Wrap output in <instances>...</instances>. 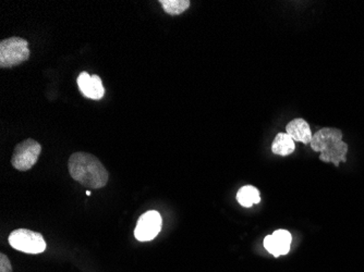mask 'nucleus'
Returning a JSON list of instances; mask_svg holds the SVG:
<instances>
[{
  "instance_id": "f03ea898",
  "label": "nucleus",
  "mask_w": 364,
  "mask_h": 272,
  "mask_svg": "<svg viewBox=\"0 0 364 272\" xmlns=\"http://www.w3.org/2000/svg\"><path fill=\"white\" fill-rule=\"evenodd\" d=\"M313 151L320 153L323 163H332L336 167L347 163L348 145L343 141V132L339 129L324 128L313 134L311 141Z\"/></svg>"
},
{
  "instance_id": "ddd939ff",
  "label": "nucleus",
  "mask_w": 364,
  "mask_h": 272,
  "mask_svg": "<svg viewBox=\"0 0 364 272\" xmlns=\"http://www.w3.org/2000/svg\"><path fill=\"white\" fill-rule=\"evenodd\" d=\"M0 272H12L11 263L5 254L0 255Z\"/></svg>"
},
{
  "instance_id": "0eeeda50",
  "label": "nucleus",
  "mask_w": 364,
  "mask_h": 272,
  "mask_svg": "<svg viewBox=\"0 0 364 272\" xmlns=\"http://www.w3.org/2000/svg\"><path fill=\"white\" fill-rule=\"evenodd\" d=\"M292 237L288 231L277 230L264 239V247L275 257L289 253Z\"/></svg>"
},
{
  "instance_id": "20e7f679",
  "label": "nucleus",
  "mask_w": 364,
  "mask_h": 272,
  "mask_svg": "<svg viewBox=\"0 0 364 272\" xmlns=\"http://www.w3.org/2000/svg\"><path fill=\"white\" fill-rule=\"evenodd\" d=\"M9 244L16 251L26 254H41L46 249L43 235L28 229H18L11 232Z\"/></svg>"
},
{
  "instance_id": "6e6552de",
  "label": "nucleus",
  "mask_w": 364,
  "mask_h": 272,
  "mask_svg": "<svg viewBox=\"0 0 364 272\" xmlns=\"http://www.w3.org/2000/svg\"><path fill=\"white\" fill-rule=\"evenodd\" d=\"M77 87L85 97L91 99H101L105 95L103 82L98 75H90L87 72H82L77 77Z\"/></svg>"
},
{
  "instance_id": "9b49d317",
  "label": "nucleus",
  "mask_w": 364,
  "mask_h": 272,
  "mask_svg": "<svg viewBox=\"0 0 364 272\" xmlns=\"http://www.w3.org/2000/svg\"><path fill=\"white\" fill-rule=\"evenodd\" d=\"M237 200L242 207L249 208L255 204H259L261 202L259 190L255 189V186H242L237 193Z\"/></svg>"
},
{
  "instance_id": "423d86ee",
  "label": "nucleus",
  "mask_w": 364,
  "mask_h": 272,
  "mask_svg": "<svg viewBox=\"0 0 364 272\" xmlns=\"http://www.w3.org/2000/svg\"><path fill=\"white\" fill-rule=\"evenodd\" d=\"M161 229V217L155 210L145 212L139 218L134 230V236L140 242L152 241L157 236Z\"/></svg>"
},
{
  "instance_id": "1a4fd4ad",
  "label": "nucleus",
  "mask_w": 364,
  "mask_h": 272,
  "mask_svg": "<svg viewBox=\"0 0 364 272\" xmlns=\"http://www.w3.org/2000/svg\"><path fill=\"white\" fill-rule=\"evenodd\" d=\"M286 133L291 136L294 142L309 144L312 141L313 134L310 126L304 119H294L286 126Z\"/></svg>"
},
{
  "instance_id": "9d476101",
  "label": "nucleus",
  "mask_w": 364,
  "mask_h": 272,
  "mask_svg": "<svg viewBox=\"0 0 364 272\" xmlns=\"http://www.w3.org/2000/svg\"><path fill=\"white\" fill-rule=\"evenodd\" d=\"M296 149V143L287 133H278L272 144V151L279 156L291 155Z\"/></svg>"
},
{
  "instance_id": "7ed1b4c3",
  "label": "nucleus",
  "mask_w": 364,
  "mask_h": 272,
  "mask_svg": "<svg viewBox=\"0 0 364 272\" xmlns=\"http://www.w3.org/2000/svg\"><path fill=\"white\" fill-rule=\"evenodd\" d=\"M28 44L24 38H10L0 42V67H14L28 60Z\"/></svg>"
},
{
  "instance_id": "f257e3e1",
  "label": "nucleus",
  "mask_w": 364,
  "mask_h": 272,
  "mask_svg": "<svg viewBox=\"0 0 364 272\" xmlns=\"http://www.w3.org/2000/svg\"><path fill=\"white\" fill-rule=\"evenodd\" d=\"M68 169L75 181L94 190L104 187L109 178L101 161L87 153H75L71 155Z\"/></svg>"
},
{
  "instance_id": "4468645a",
  "label": "nucleus",
  "mask_w": 364,
  "mask_h": 272,
  "mask_svg": "<svg viewBox=\"0 0 364 272\" xmlns=\"http://www.w3.org/2000/svg\"><path fill=\"white\" fill-rule=\"evenodd\" d=\"M87 195L91 196V191H87Z\"/></svg>"
},
{
  "instance_id": "f8f14e48",
  "label": "nucleus",
  "mask_w": 364,
  "mask_h": 272,
  "mask_svg": "<svg viewBox=\"0 0 364 272\" xmlns=\"http://www.w3.org/2000/svg\"><path fill=\"white\" fill-rule=\"evenodd\" d=\"M163 9L171 16H178L190 7L189 0H161L159 1Z\"/></svg>"
},
{
  "instance_id": "39448f33",
  "label": "nucleus",
  "mask_w": 364,
  "mask_h": 272,
  "mask_svg": "<svg viewBox=\"0 0 364 272\" xmlns=\"http://www.w3.org/2000/svg\"><path fill=\"white\" fill-rule=\"evenodd\" d=\"M42 153V146L40 143L33 138L19 143L14 148L12 155L11 163L14 168L19 171H28L36 165Z\"/></svg>"
}]
</instances>
